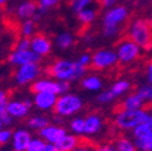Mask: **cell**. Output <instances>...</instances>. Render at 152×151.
I'll return each mask as SVG.
<instances>
[{"mask_svg":"<svg viewBox=\"0 0 152 151\" xmlns=\"http://www.w3.org/2000/svg\"><path fill=\"white\" fill-rule=\"evenodd\" d=\"M41 57L39 54H36L31 48L30 50H15L10 56H9V62L13 65L20 67L26 63H37L40 62Z\"/></svg>","mask_w":152,"mask_h":151,"instance_id":"cell-9","label":"cell"},{"mask_svg":"<svg viewBox=\"0 0 152 151\" xmlns=\"http://www.w3.org/2000/svg\"><path fill=\"white\" fill-rule=\"evenodd\" d=\"M37 11V5L34 1H23L17 9V15L18 17L23 18V20H30V18L34 17V15Z\"/></svg>","mask_w":152,"mask_h":151,"instance_id":"cell-19","label":"cell"},{"mask_svg":"<svg viewBox=\"0 0 152 151\" xmlns=\"http://www.w3.org/2000/svg\"><path fill=\"white\" fill-rule=\"evenodd\" d=\"M113 99H115V96H113L110 89L109 91H103L102 93L98 94V97H97V100L100 104H107V103L112 102Z\"/></svg>","mask_w":152,"mask_h":151,"instance_id":"cell-35","label":"cell"},{"mask_svg":"<svg viewBox=\"0 0 152 151\" xmlns=\"http://www.w3.org/2000/svg\"><path fill=\"white\" fill-rule=\"evenodd\" d=\"M117 0H102V7L104 9H111L115 6Z\"/></svg>","mask_w":152,"mask_h":151,"instance_id":"cell-40","label":"cell"},{"mask_svg":"<svg viewBox=\"0 0 152 151\" xmlns=\"http://www.w3.org/2000/svg\"><path fill=\"white\" fill-rule=\"evenodd\" d=\"M56 45L61 50H68L74 45V36L68 32H62L56 37Z\"/></svg>","mask_w":152,"mask_h":151,"instance_id":"cell-24","label":"cell"},{"mask_svg":"<svg viewBox=\"0 0 152 151\" xmlns=\"http://www.w3.org/2000/svg\"><path fill=\"white\" fill-rule=\"evenodd\" d=\"M30 109L27 108V105L24 104V102H20V100H11L7 103V112L9 115L12 116L13 119H22L26 117L27 114L29 112Z\"/></svg>","mask_w":152,"mask_h":151,"instance_id":"cell-16","label":"cell"},{"mask_svg":"<svg viewBox=\"0 0 152 151\" xmlns=\"http://www.w3.org/2000/svg\"><path fill=\"white\" fill-rule=\"evenodd\" d=\"M12 146L15 149V151H22V150H27L30 140H31V134L30 132L27 129H17L16 132L12 133Z\"/></svg>","mask_w":152,"mask_h":151,"instance_id":"cell-14","label":"cell"},{"mask_svg":"<svg viewBox=\"0 0 152 151\" xmlns=\"http://www.w3.org/2000/svg\"><path fill=\"white\" fill-rule=\"evenodd\" d=\"M7 96L4 91H0V117H1L4 126L12 123V116L9 115L7 112Z\"/></svg>","mask_w":152,"mask_h":151,"instance_id":"cell-21","label":"cell"},{"mask_svg":"<svg viewBox=\"0 0 152 151\" xmlns=\"http://www.w3.org/2000/svg\"><path fill=\"white\" fill-rule=\"evenodd\" d=\"M30 39L29 37H23V39H21L20 41H18L17 44V50H30Z\"/></svg>","mask_w":152,"mask_h":151,"instance_id":"cell-37","label":"cell"},{"mask_svg":"<svg viewBox=\"0 0 152 151\" xmlns=\"http://www.w3.org/2000/svg\"><path fill=\"white\" fill-rule=\"evenodd\" d=\"M65 134H66V130L63 127L57 126V125H48L44 127L42 129H40L41 138L45 141L52 143V144H57Z\"/></svg>","mask_w":152,"mask_h":151,"instance_id":"cell-11","label":"cell"},{"mask_svg":"<svg viewBox=\"0 0 152 151\" xmlns=\"http://www.w3.org/2000/svg\"><path fill=\"white\" fill-rule=\"evenodd\" d=\"M42 151H59V150L57 149L56 144H52V143H47V144H46V146H45V149H44Z\"/></svg>","mask_w":152,"mask_h":151,"instance_id":"cell-43","label":"cell"},{"mask_svg":"<svg viewBox=\"0 0 152 151\" xmlns=\"http://www.w3.org/2000/svg\"><path fill=\"white\" fill-rule=\"evenodd\" d=\"M30 48L36 53L39 54L40 57L46 56L51 52L52 50V43L47 36H45L44 34H36L30 39Z\"/></svg>","mask_w":152,"mask_h":151,"instance_id":"cell-10","label":"cell"},{"mask_svg":"<svg viewBox=\"0 0 152 151\" xmlns=\"http://www.w3.org/2000/svg\"><path fill=\"white\" fill-rule=\"evenodd\" d=\"M94 151H116V147L110 144H103V145L97 146Z\"/></svg>","mask_w":152,"mask_h":151,"instance_id":"cell-39","label":"cell"},{"mask_svg":"<svg viewBox=\"0 0 152 151\" xmlns=\"http://www.w3.org/2000/svg\"><path fill=\"white\" fill-rule=\"evenodd\" d=\"M116 54L118 58V63L129 64L135 62L140 57V47L127 36L117 45Z\"/></svg>","mask_w":152,"mask_h":151,"instance_id":"cell-5","label":"cell"},{"mask_svg":"<svg viewBox=\"0 0 152 151\" xmlns=\"http://www.w3.org/2000/svg\"><path fill=\"white\" fill-rule=\"evenodd\" d=\"M87 73V67L82 65L77 61L69 59H58L53 64H51L47 69V74L51 78L58 81H75L82 79Z\"/></svg>","mask_w":152,"mask_h":151,"instance_id":"cell-1","label":"cell"},{"mask_svg":"<svg viewBox=\"0 0 152 151\" xmlns=\"http://www.w3.org/2000/svg\"><path fill=\"white\" fill-rule=\"evenodd\" d=\"M82 106H83V102L77 94L64 93L57 99L53 111L57 116L66 117L79 112L82 109Z\"/></svg>","mask_w":152,"mask_h":151,"instance_id":"cell-4","label":"cell"},{"mask_svg":"<svg viewBox=\"0 0 152 151\" xmlns=\"http://www.w3.org/2000/svg\"><path fill=\"white\" fill-rule=\"evenodd\" d=\"M93 0H69V6L74 13H77L81 10L88 7Z\"/></svg>","mask_w":152,"mask_h":151,"instance_id":"cell-30","label":"cell"},{"mask_svg":"<svg viewBox=\"0 0 152 151\" xmlns=\"http://www.w3.org/2000/svg\"><path fill=\"white\" fill-rule=\"evenodd\" d=\"M138 151H152V137L135 138L134 140Z\"/></svg>","mask_w":152,"mask_h":151,"instance_id":"cell-29","label":"cell"},{"mask_svg":"<svg viewBox=\"0 0 152 151\" xmlns=\"http://www.w3.org/2000/svg\"><path fill=\"white\" fill-rule=\"evenodd\" d=\"M81 86L87 91L94 92V91H99L103 87V82L96 75H91V76H86L82 79Z\"/></svg>","mask_w":152,"mask_h":151,"instance_id":"cell-22","label":"cell"},{"mask_svg":"<svg viewBox=\"0 0 152 151\" xmlns=\"http://www.w3.org/2000/svg\"><path fill=\"white\" fill-rule=\"evenodd\" d=\"M12 139V132L10 129H0V145H5Z\"/></svg>","mask_w":152,"mask_h":151,"instance_id":"cell-36","label":"cell"},{"mask_svg":"<svg viewBox=\"0 0 152 151\" xmlns=\"http://www.w3.org/2000/svg\"><path fill=\"white\" fill-rule=\"evenodd\" d=\"M70 129L75 134H85V119L76 117L70 122Z\"/></svg>","mask_w":152,"mask_h":151,"instance_id":"cell-31","label":"cell"},{"mask_svg":"<svg viewBox=\"0 0 152 151\" xmlns=\"http://www.w3.org/2000/svg\"><path fill=\"white\" fill-rule=\"evenodd\" d=\"M81 143V138L74 134H65L58 143L56 144L57 149L59 151H72L75 147H77Z\"/></svg>","mask_w":152,"mask_h":151,"instance_id":"cell-18","label":"cell"},{"mask_svg":"<svg viewBox=\"0 0 152 151\" xmlns=\"http://www.w3.org/2000/svg\"><path fill=\"white\" fill-rule=\"evenodd\" d=\"M118 63L116 51L112 50H99L92 56L91 68L94 70H105L115 67Z\"/></svg>","mask_w":152,"mask_h":151,"instance_id":"cell-6","label":"cell"},{"mask_svg":"<svg viewBox=\"0 0 152 151\" xmlns=\"http://www.w3.org/2000/svg\"><path fill=\"white\" fill-rule=\"evenodd\" d=\"M145 100L142 99V97L138 92L135 93H132L129 96L122 102V104L120 105L121 109H128V110H137V109H144V105H145ZM117 111V110H116Z\"/></svg>","mask_w":152,"mask_h":151,"instance_id":"cell-17","label":"cell"},{"mask_svg":"<svg viewBox=\"0 0 152 151\" xmlns=\"http://www.w3.org/2000/svg\"><path fill=\"white\" fill-rule=\"evenodd\" d=\"M22 151H27V150H22Z\"/></svg>","mask_w":152,"mask_h":151,"instance_id":"cell-46","label":"cell"},{"mask_svg":"<svg viewBox=\"0 0 152 151\" xmlns=\"http://www.w3.org/2000/svg\"><path fill=\"white\" fill-rule=\"evenodd\" d=\"M129 88H130V82L128 80H120L111 86L110 91L112 92L113 96H115V98H117V97L122 96V94H124L126 92H128Z\"/></svg>","mask_w":152,"mask_h":151,"instance_id":"cell-26","label":"cell"},{"mask_svg":"<svg viewBox=\"0 0 152 151\" xmlns=\"http://www.w3.org/2000/svg\"><path fill=\"white\" fill-rule=\"evenodd\" d=\"M76 15H77V20H79V22H80L81 24L88 26V24H91L94 20H96L97 11L88 6V7L83 9V10H81L80 12H77Z\"/></svg>","mask_w":152,"mask_h":151,"instance_id":"cell-23","label":"cell"},{"mask_svg":"<svg viewBox=\"0 0 152 151\" xmlns=\"http://www.w3.org/2000/svg\"><path fill=\"white\" fill-rule=\"evenodd\" d=\"M3 126H4V122H3L1 117H0V129H3Z\"/></svg>","mask_w":152,"mask_h":151,"instance_id":"cell-44","label":"cell"},{"mask_svg":"<svg viewBox=\"0 0 152 151\" xmlns=\"http://www.w3.org/2000/svg\"><path fill=\"white\" fill-rule=\"evenodd\" d=\"M150 116L148 111L145 109H137V110H128L122 109L116 111L115 125L117 128L122 130H130L139 126Z\"/></svg>","mask_w":152,"mask_h":151,"instance_id":"cell-3","label":"cell"},{"mask_svg":"<svg viewBox=\"0 0 152 151\" xmlns=\"http://www.w3.org/2000/svg\"><path fill=\"white\" fill-rule=\"evenodd\" d=\"M9 151H12V150H9Z\"/></svg>","mask_w":152,"mask_h":151,"instance_id":"cell-47","label":"cell"},{"mask_svg":"<svg viewBox=\"0 0 152 151\" xmlns=\"http://www.w3.org/2000/svg\"><path fill=\"white\" fill-rule=\"evenodd\" d=\"M103 128V119L98 114H89L85 117V134H97Z\"/></svg>","mask_w":152,"mask_h":151,"instance_id":"cell-15","label":"cell"},{"mask_svg":"<svg viewBox=\"0 0 152 151\" xmlns=\"http://www.w3.org/2000/svg\"><path fill=\"white\" fill-rule=\"evenodd\" d=\"M57 99H58V94L50 92H37L34 97V105L41 110H50L54 108Z\"/></svg>","mask_w":152,"mask_h":151,"instance_id":"cell-12","label":"cell"},{"mask_svg":"<svg viewBox=\"0 0 152 151\" xmlns=\"http://www.w3.org/2000/svg\"><path fill=\"white\" fill-rule=\"evenodd\" d=\"M72 151H91V150H89L88 146L83 145V138H81V143H80V145H79L77 147H75Z\"/></svg>","mask_w":152,"mask_h":151,"instance_id":"cell-42","label":"cell"},{"mask_svg":"<svg viewBox=\"0 0 152 151\" xmlns=\"http://www.w3.org/2000/svg\"><path fill=\"white\" fill-rule=\"evenodd\" d=\"M91 61H92V56L88 54V53H83V54H81V56H80V58L77 59V62L81 63V64L85 65V67H88V65L91 64Z\"/></svg>","mask_w":152,"mask_h":151,"instance_id":"cell-38","label":"cell"},{"mask_svg":"<svg viewBox=\"0 0 152 151\" xmlns=\"http://www.w3.org/2000/svg\"><path fill=\"white\" fill-rule=\"evenodd\" d=\"M128 37L140 48L150 51L152 48V24L146 20H135L128 29Z\"/></svg>","mask_w":152,"mask_h":151,"instance_id":"cell-2","label":"cell"},{"mask_svg":"<svg viewBox=\"0 0 152 151\" xmlns=\"http://www.w3.org/2000/svg\"><path fill=\"white\" fill-rule=\"evenodd\" d=\"M128 16V10L126 6L118 5L107 9L103 17V27H116L120 28V24L126 21Z\"/></svg>","mask_w":152,"mask_h":151,"instance_id":"cell-8","label":"cell"},{"mask_svg":"<svg viewBox=\"0 0 152 151\" xmlns=\"http://www.w3.org/2000/svg\"><path fill=\"white\" fill-rule=\"evenodd\" d=\"M146 75H147L148 82L152 85V61H150V62L147 63V67H146Z\"/></svg>","mask_w":152,"mask_h":151,"instance_id":"cell-41","label":"cell"},{"mask_svg":"<svg viewBox=\"0 0 152 151\" xmlns=\"http://www.w3.org/2000/svg\"><path fill=\"white\" fill-rule=\"evenodd\" d=\"M145 102H152V85H144L137 91Z\"/></svg>","mask_w":152,"mask_h":151,"instance_id":"cell-34","label":"cell"},{"mask_svg":"<svg viewBox=\"0 0 152 151\" xmlns=\"http://www.w3.org/2000/svg\"><path fill=\"white\" fill-rule=\"evenodd\" d=\"M133 137L134 138H144L152 137V115H150L144 122L137 126L133 129Z\"/></svg>","mask_w":152,"mask_h":151,"instance_id":"cell-20","label":"cell"},{"mask_svg":"<svg viewBox=\"0 0 152 151\" xmlns=\"http://www.w3.org/2000/svg\"><path fill=\"white\" fill-rule=\"evenodd\" d=\"M46 146V141L40 139V138H31L27 151H42Z\"/></svg>","mask_w":152,"mask_h":151,"instance_id":"cell-33","label":"cell"},{"mask_svg":"<svg viewBox=\"0 0 152 151\" xmlns=\"http://www.w3.org/2000/svg\"><path fill=\"white\" fill-rule=\"evenodd\" d=\"M35 32V21L34 20H24L22 24V35L24 37H29L34 34Z\"/></svg>","mask_w":152,"mask_h":151,"instance_id":"cell-32","label":"cell"},{"mask_svg":"<svg viewBox=\"0 0 152 151\" xmlns=\"http://www.w3.org/2000/svg\"><path fill=\"white\" fill-rule=\"evenodd\" d=\"M31 91L34 93L50 92V93H54V94H61V82L48 80V79H41V80L35 81L31 85Z\"/></svg>","mask_w":152,"mask_h":151,"instance_id":"cell-13","label":"cell"},{"mask_svg":"<svg viewBox=\"0 0 152 151\" xmlns=\"http://www.w3.org/2000/svg\"><path fill=\"white\" fill-rule=\"evenodd\" d=\"M115 147H116V151H138L135 143L128 139L127 137L117 138L115 143Z\"/></svg>","mask_w":152,"mask_h":151,"instance_id":"cell-25","label":"cell"},{"mask_svg":"<svg viewBox=\"0 0 152 151\" xmlns=\"http://www.w3.org/2000/svg\"><path fill=\"white\" fill-rule=\"evenodd\" d=\"M6 3V0H0V5H3V4H5Z\"/></svg>","mask_w":152,"mask_h":151,"instance_id":"cell-45","label":"cell"},{"mask_svg":"<svg viewBox=\"0 0 152 151\" xmlns=\"http://www.w3.org/2000/svg\"><path fill=\"white\" fill-rule=\"evenodd\" d=\"M50 125V120L45 116H33L28 120V126L33 129H42Z\"/></svg>","mask_w":152,"mask_h":151,"instance_id":"cell-27","label":"cell"},{"mask_svg":"<svg viewBox=\"0 0 152 151\" xmlns=\"http://www.w3.org/2000/svg\"><path fill=\"white\" fill-rule=\"evenodd\" d=\"M61 0H39L37 1V13H40L41 16L47 12V10L54 7L59 4Z\"/></svg>","mask_w":152,"mask_h":151,"instance_id":"cell-28","label":"cell"},{"mask_svg":"<svg viewBox=\"0 0 152 151\" xmlns=\"http://www.w3.org/2000/svg\"><path fill=\"white\" fill-rule=\"evenodd\" d=\"M40 74V67L37 65V63H26L18 67L15 79L18 85H27L31 81H34Z\"/></svg>","mask_w":152,"mask_h":151,"instance_id":"cell-7","label":"cell"}]
</instances>
